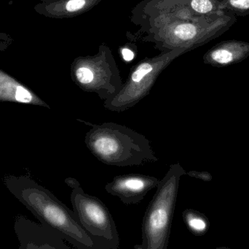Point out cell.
<instances>
[{
  "mask_svg": "<svg viewBox=\"0 0 249 249\" xmlns=\"http://www.w3.org/2000/svg\"><path fill=\"white\" fill-rule=\"evenodd\" d=\"M170 57L141 63L119 92L105 100V108L112 112H124L139 103L149 95L162 67L170 61Z\"/></svg>",
  "mask_w": 249,
  "mask_h": 249,
  "instance_id": "cell-5",
  "label": "cell"
},
{
  "mask_svg": "<svg viewBox=\"0 0 249 249\" xmlns=\"http://www.w3.org/2000/svg\"><path fill=\"white\" fill-rule=\"evenodd\" d=\"M0 102H18L51 108L32 91L1 70H0Z\"/></svg>",
  "mask_w": 249,
  "mask_h": 249,
  "instance_id": "cell-10",
  "label": "cell"
},
{
  "mask_svg": "<svg viewBox=\"0 0 249 249\" xmlns=\"http://www.w3.org/2000/svg\"><path fill=\"white\" fill-rule=\"evenodd\" d=\"M85 137L89 152L102 163L110 166H138L158 162L150 142L144 135L114 122L93 124Z\"/></svg>",
  "mask_w": 249,
  "mask_h": 249,
  "instance_id": "cell-2",
  "label": "cell"
},
{
  "mask_svg": "<svg viewBox=\"0 0 249 249\" xmlns=\"http://www.w3.org/2000/svg\"><path fill=\"white\" fill-rule=\"evenodd\" d=\"M15 232L20 243V249H69L62 235L53 228L32 222L24 216H18L14 225Z\"/></svg>",
  "mask_w": 249,
  "mask_h": 249,
  "instance_id": "cell-7",
  "label": "cell"
},
{
  "mask_svg": "<svg viewBox=\"0 0 249 249\" xmlns=\"http://www.w3.org/2000/svg\"><path fill=\"white\" fill-rule=\"evenodd\" d=\"M249 57V42L228 39L215 45L203 57V62L222 68L238 64Z\"/></svg>",
  "mask_w": 249,
  "mask_h": 249,
  "instance_id": "cell-9",
  "label": "cell"
},
{
  "mask_svg": "<svg viewBox=\"0 0 249 249\" xmlns=\"http://www.w3.org/2000/svg\"><path fill=\"white\" fill-rule=\"evenodd\" d=\"M65 183L72 189L71 202L79 223L97 244L99 249H118L119 233L112 214L98 197L85 192L78 181L67 178Z\"/></svg>",
  "mask_w": 249,
  "mask_h": 249,
  "instance_id": "cell-4",
  "label": "cell"
},
{
  "mask_svg": "<svg viewBox=\"0 0 249 249\" xmlns=\"http://www.w3.org/2000/svg\"><path fill=\"white\" fill-rule=\"evenodd\" d=\"M13 42V39L10 35L0 32V52L7 50Z\"/></svg>",
  "mask_w": 249,
  "mask_h": 249,
  "instance_id": "cell-15",
  "label": "cell"
},
{
  "mask_svg": "<svg viewBox=\"0 0 249 249\" xmlns=\"http://www.w3.org/2000/svg\"><path fill=\"white\" fill-rule=\"evenodd\" d=\"M186 172L179 163L173 164L149 203L142 222V243L136 249H167L181 176Z\"/></svg>",
  "mask_w": 249,
  "mask_h": 249,
  "instance_id": "cell-3",
  "label": "cell"
},
{
  "mask_svg": "<svg viewBox=\"0 0 249 249\" xmlns=\"http://www.w3.org/2000/svg\"><path fill=\"white\" fill-rule=\"evenodd\" d=\"M122 56L124 59L126 61H130L134 58V53L128 48H123Z\"/></svg>",
  "mask_w": 249,
  "mask_h": 249,
  "instance_id": "cell-16",
  "label": "cell"
},
{
  "mask_svg": "<svg viewBox=\"0 0 249 249\" xmlns=\"http://www.w3.org/2000/svg\"><path fill=\"white\" fill-rule=\"evenodd\" d=\"M42 1H53V0H40Z\"/></svg>",
  "mask_w": 249,
  "mask_h": 249,
  "instance_id": "cell-17",
  "label": "cell"
},
{
  "mask_svg": "<svg viewBox=\"0 0 249 249\" xmlns=\"http://www.w3.org/2000/svg\"><path fill=\"white\" fill-rule=\"evenodd\" d=\"M185 175L202 180V181H206V182H209L212 180V175L209 172H199V171H192L186 172Z\"/></svg>",
  "mask_w": 249,
  "mask_h": 249,
  "instance_id": "cell-14",
  "label": "cell"
},
{
  "mask_svg": "<svg viewBox=\"0 0 249 249\" xmlns=\"http://www.w3.org/2000/svg\"><path fill=\"white\" fill-rule=\"evenodd\" d=\"M221 10H226L236 16L249 14V0H218Z\"/></svg>",
  "mask_w": 249,
  "mask_h": 249,
  "instance_id": "cell-13",
  "label": "cell"
},
{
  "mask_svg": "<svg viewBox=\"0 0 249 249\" xmlns=\"http://www.w3.org/2000/svg\"><path fill=\"white\" fill-rule=\"evenodd\" d=\"M99 0H53L42 1L35 7L39 14L49 18L64 19L83 13L93 7Z\"/></svg>",
  "mask_w": 249,
  "mask_h": 249,
  "instance_id": "cell-11",
  "label": "cell"
},
{
  "mask_svg": "<svg viewBox=\"0 0 249 249\" xmlns=\"http://www.w3.org/2000/svg\"><path fill=\"white\" fill-rule=\"evenodd\" d=\"M160 180L149 175L133 173L118 175L108 183L105 190L118 197L124 204L135 205L142 202L148 192L157 188Z\"/></svg>",
  "mask_w": 249,
  "mask_h": 249,
  "instance_id": "cell-8",
  "label": "cell"
},
{
  "mask_svg": "<svg viewBox=\"0 0 249 249\" xmlns=\"http://www.w3.org/2000/svg\"><path fill=\"white\" fill-rule=\"evenodd\" d=\"M71 77L80 89L94 92L105 100L115 96L123 86L118 70L100 68L95 58L77 61L71 69Z\"/></svg>",
  "mask_w": 249,
  "mask_h": 249,
  "instance_id": "cell-6",
  "label": "cell"
},
{
  "mask_svg": "<svg viewBox=\"0 0 249 249\" xmlns=\"http://www.w3.org/2000/svg\"><path fill=\"white\" fill-rule=\"evenodd\" d=\"M183 219L189 230L196 236H202L207 232L209 228V219L203 213L187 209L182 213Z\"/></svg>",
  "mask_w": 249,
  "mask_h": 249,
  "instance_id": "cell-12",
  "label": "cell"
},
{
  "mask_svg": "<svg viewBox=\"0 0 249 249\" xmlns=\"http://www.w3.org/2000/svg\"><path fill=\"white\" fill-rule=\"evenodd\" d=\"M4 183L10 193L40 222L59 232L79 249H99L79 223L74 211L29 177L7 175Z\"/></svg>",
  "mask_w": 249,
  "mask_h": 249,
  "instance_id": "cell-1",
  "label": "cell"
}]
</instances>
